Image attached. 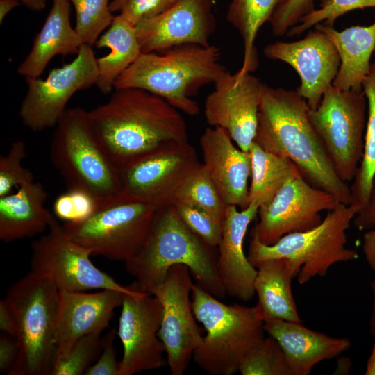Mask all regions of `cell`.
Here are the masks:
<instances>
[{
  "label": "cell",
  "mask_w": 375,
  "mask_h": 375,
  "mask_svg": "<svg viewBox=\"0 0 375 375\" xmlns=\"http://www.w3.org/2000/svg\"><path fill=\"white\" fill-rule=\"evenodd\" d=\"M309 106L297 90L262 84L254 142L264 150L285 157L312 185L351 205L350 186L338 175L312 125Z\"/></svg>",
  "instance_id": "cell-1"
},
{
  "label": "cell",
  "mask_w": 375,
  "mask_h": 375,
  "mask_svg": "<svg viewBox=\"0 0 375 375\" xmlns=\"http://www.w3.org/2000/svg\"><path fill=\"white\" fill-rule=\"evenodd\" d=\"M88 112L103 149L118 167L165 146L188 142L179 110L142 89H114L106 103Z\"/></svg>",
  "instance_id": "cell-2"
},
{
  "label": "cell",
  "mask_w": 375,
  "mask_h": 375,
  "mask_svg": "<svg viewBox=\"0 0 375 375\" xmlns=\"http://www.w3.org/2000/svg\"><path fill=\"white\" fill-rule=\"evenodd\" d=\"M218 250L190 230L174 205L160 208L138 253L125 262L133 287L152 294L176 265L187 266L196 283L217 299L226 293L217 271Z\"/></svg>",
  "instance_id": "cell-3"
},
{
  "label": "cell",
  "mask_w": 375,
  "mask_h": 375,
  "mask_svg": "<svg viewBox=\"0 0 375 375\" xmlns=\"http://www.w3.org/2000/svg\"><path fill=\"white\" fill-rule=\"evenodd\" d=\"M220 57L219 48L211 44H183L160 53H141L117 78L114 89H142L178 110L197 115L200 108L191 97L226 71Z\"/></svg>",
  "instance_id": "cell-4"
},
{
  "label": "cell",
  "mask_w": 375,
  "mask_h": 375,
  "mask_svg": "<svg viewBox=\"0 0 375 375\" xmlns=\"http://www.w3.org/2000/svg\"><path fill=\"white\" fill-rule=\"evenodd\" d=\"M5 300L17 323V360L8 375H51L57 359L59 289L29 272L8 288Z\"/></svg>",
  "instance_id": "cell-5"
},
{
  "label": "cell",
  "mask_w": 375,
  "mask_h": 375,
  "mask_svg": "<svg viewBox=\"0 0 375 375\" xmlns=\"http://www.w3.org/2000/svg\"><path fill=\"white\" fill-rule=\"evenodd\" d=\"M191 294L195 318L206 331L193 353L194 362L210 375L239 372L247 353L265 338L256 307L225 304L197 283Z\"/></svg>",
  "instance_id": "cell-6"
},
{
  "label": "cell",
  "mask_w": 375,
  "mask_h": 375,
  "mask_svg": "<svg viewBox=\"0 0 375 375\" xmlns=\"http://www.w3.org/2000/svg\"><path fill=\"white\" fill-rule=\"evenodd\" d=\"M50 157L67 189L83 190L99 199L121 194L119 168L103 149L88 111L66 109L55 126Z\"/></svg>",
  "instance_id": "cell-7"
},
{
  "label": "cell",
  "mask_w": 375,
  "mask_h": 375,
  "mask_svg": "<svg viewBox=\"0 0 375 375\" xmlns=\"http://www.w3.org/2000/svg\"><path fill=\"white\" fill-rule=\"evenodd\" d=\"M358 211L356 206L339 203L317 226L287 234L272 245L262 243L251 232L247 258L255 267L273 258H287L298 262L301 265L297 276L300 285L316 276L323 277L333 265L358 258L356 249L346 247L347 231Z\"/></svg>",
  "instance_id": "cell-8"
},
{
  "label": "cell",
  "mask_w": 375,
  "mask_h": 375,
  "mask_svg": "<svg viewBox=\"0 0 375 375\" xmlns=\"http://www.w3.org/2000/svg\"><path fill=\"white\" fill-rule=\"evenodd\" d=\"M159 209L120 194L99 199L90 216L65 222L62 228L70 239L92 255L125 263L142 248Z\"/></svg>",
  "instance_id": "cell-9"
},
{
  "label": "cell",
  "mask_w": 375,
  "mask_h": 375,
  "mask_svg": "<svg viewBox=\"0 0 375 375\" xmlns=\"http://www.w3.org/2000/svg\"><path fill=\"white\" fill-rule=\"evenodd\" d=\"M367 108L363 90H342L332 85L317 107L308 111L338 175L346 183L353 180L362 157Z\"/></svg>",
  "instance_id": "cell-10"
},
{
  "label": "cell",
  "mask_w": 375,
  "mask_h": 375,
  "mask_svg": "<svg viewBox=\"0 0 375 375\" xmlns=\"http://www.w3.org/2000/svg\"><path fill=\"white\" fill-rule=\"evenodd\" d=\"M47 230V233L32 244L31 271L49 279L59 290L86 292L110 289L128 294H147L132 285H122L99 269L90 259L91 251L70 239L56 216Z\"/></svg>",
  "instance_id": "cell-11"
},
{
  "label": "cell",
  "mask_w": 375,
  "mask_h": 375,
  "mask_svg": "<svg viewBox=\"0 0 375 375\" xmlns=\"http://www.w3.org/2000/svg\"><path fill=\"white\" fill-rule=\"evenodd\" d=\"M98 74L92 46L83 44L72 62L51 69L45 79L26 78L27 91L19 111L22 122L33 131L55 127L72 97L95 85Z\"/></svg>",
  "instance_id": "cell-12"
},
{
  "label": "cell",
  "mask_w": 375,
  "mask_h": 375,
  "mask_svg": "<svg viewBox=\"0 0 375 375\" xmlns=\"http://www.w3.org/2000/svg\"><path fill=\"white\" fill-rule=\"evenodd\" d=\"M200 165L188 142L165 146L119 167L121 194L158 208L173 205L184 181Z\"/></svg>",
  "instance_id": "cell-13"
},
{
  "label": "cell",
  "mask_w": 375,
  "mask_h": 375,
  "mask_svg": "<svg viewBox=\"0 0 375 375\" xmlns=\"http://www.w3.org/2000/svg\"><path fill=\"white\" fill-rule=\"evenodd\" d=\"M339 203L331 194L312 185L298 172L259 207V221L251 232L262 243L272 245L287 234L317 226L322 221L320 212L331 210Z\"/></svg>",
  "instance_id": "cell-14"
},
{
  "label": "cell",
  "mask_w": 375,
  "mask_h": 375,
  "mask_svg": "<svg viewBox=\"0 0 375 375\" xmlns=\"http://www.w3.org/2000/svg\"><path fill=\"white\" fill-rule=\"evenodd\" d=\"M190 274L187 266L174 265L169 269L162 284L152 293L162 306L158 335L164 345L172 375L185 373L194 350L203 340L190 301L194 285Z\"/></svg>",
  "instance_id": "cell-15"
},
{
  "label": "cell",
  "mask_w": 375,
  "mask_h": 375,
  "mask_svg": "<svg viewBox=\"0 0 375 375\" xmlns=\"http://www.w3.org/2000/svg\"><path fill=\"white\" fill-rule=\"evenodd\" d=\"M121 306L117 334L123 346V355L119 375H133L168 365L158 335L162 313L159 300L147 293L126 294Z\"/></svg>",
  "instance_id": "cell-16"
},
{
  "label": "cell",
  "mask_w": 375,
  "mask_h": 375,
  "mask_svg": "<svg viewBox=\"0 0 375 375\" xmlns=\"http://www.w3.org/2000/svg\"><path fill=\"white\" fill-rule=\"evenodd\" d=\"M213 84L204 104L207 123L224 128L240 149L249 151L256 133L262 83L251 73L238 78L226 70Z\"/></svg>",
  "instance_id": "cell-17"
},
{
  "label": "cell",
  "mask_w": 375,
  "mask_h": 375,
  "mask_svg": "<svg viewBox=\"0 0 375 375\" xmlns=\"http://www.w3.org/2000/svg\"><path fill=\"white\" fill-rule=\"evenodd\" d=\"M215 0H177L159 15L135 26L142 53L162 52L183 44L210 45L216 29Z\"/></svg>",
  "instance_id": "cell-18"
},
{
  "label": "cell",
  "mask_w": 375,
  "mask_h": 375,
  "mask_svg": "<svg viewBox=\"0 0 375 375\" xmlns=\"http://www.w3.org/2000/svg\"><path fill=\"white\" fill-rule=\"evenodd\" d=\"M263 54L268 59L285 62L295 69L301 81L296 90L310 109L317 107L325 91L332 85L340 64L333 43L324 33L315 28L295 42L269 44Z\"/></svg>",
  "instance_id": "cell-19"
},
{
  "label": "cell",
  "mask_w": 375,
  "mask_h": 375,
  "mask_svg": "<svg viewBox=\"0 0 375 375\" xmlns=\"http://www.w3.org/2000/svg\"><path fill=\"white\" fill-rule=\"evenodd\" d=\"M125 294L110 289L94 293L59 290L56 362L67 354L79 338L108 327Z\"/></svg>",
  "instance_id": "cell-20"
},
{
  "label": "cell",
  "mask_w": 375,
  "mask_h": 375,
  "mask_svg": "<svg viewBox=\"0 0 375 375\" xmlns=\"http://www.w3.org/2000/svg\"><path fill=\"white\" fill-rule=\"evenodd\" d=\"M203 165L227 206H248L251 156L222 128H207L200 138Z\"/></svg>",
  "instance_id": "cell-21"
},
{
  "label": "cell",
  "mask_w": 375,
  "mask_h": 375,
  "mask_svg": "<svg viewBox=\"0 0 375 375\" xmlns=\"http://www.w3.org/2000/svg\"><path fill=\"white\" fill-rule=\"evenodd\" d=\"M227 206L223 229L218 244L217 271L226 295L249 301L256 294L253 283L256 267L244 251V240L251 222L258 215L259 206L249 203L241 210Z\"/></svg>",
  "instance_id": "cell-22"
},
{
  "label": "cell",
  "mask_w": 375,
  "mask_h": 375,
  "mask_svg": "<svg viewBox=\"0 0 375 375\" xmlns=\"http://www.w3.org/2000/svg\"><path fill=\"white\" fill-rule=\"evenodd\" d=\"M263 328L278 342L293 375H308L316 364L338 357L351 347L348 338L328 336L301 322L272 319L265 322Z\"/></svg>",
  "instance_id": "cell-23"
},
{
  "label": "cell",
  "mask_w": 375,
  "mask_h": 375,
  "mask_svg": "<svg viewBox=\"0 0 375 375\" xmlns=\"http://www.w3.org/2000/svg\"><path fill=\"white\" fill-rule=\"evenodd\" d=\"M47 199L44 187L35 181L0 197V240L10 242L48 229L55 215L45 208Z\"/></svg>",
  "instance_id": "cell-24"
},
{
  "label": "cell",
  "mask_w": 375,
  "mask_h": 375,
  "mask_svg": "<svg viewBox=\"0 0 375 375\" xmlns=\"http://www.w3.org/2000/svg\"><path fill=\"white\" fill-rule=\"evenodd\" d=\"M256 267L253 287L258 303L255 307L259 317L264 322L272 319L301 322L291 288L292 280L297 276L301 265L278 258L264 260Z\"/></svg>",
  "instance_id": "cell-25"
},
{
  "label": "cell",
  "mask_w": 375,
  "mask_h": 375,
  "mask_svg": "<svg viewBox=\"0 0 375 375\" xmlns=\"http://www.w3.org/2000/svg\"><path fill=\"white\" fill-rule=\"evenodd\" d=\"M81 44L70 23L69 1L53 0L30 52L17 67V73L25 78H39L55 56L77 54Z\"/></svg>",
  "instance_id": "cell-26"
},
{
  "label": "cell",
  "mask_w": 375,
  "mask_h": 375,
  "mask_svg": "<svg viewBox=\"0 0 375 375\" xmlns=\"http://www.w3.org/2000/svg\"><path fill=\"white\" fill-rule=\"evenodd\" d=\"M315 28L324 33L335 45L340 67L333 85L342 90H362L370 72V59L375 48V22L369 26H355L338 31L324 24Z\"/></svg>",
  "instance_id": "cell-27"
},
{
  "label": "cell",
  "mask_w": 375,
  "mask_h": 375,
  "mask_svg": "<svg viewBox=\"0 0 375 375\" xmlns=\"http://www.w3.org/2000/svg\"><path fill=\"white\" fill-rule=\"evenodd\" d=\"M95 46L110 49L108 54L97 58L98 78L95 85L104 94L114 90V83L142 53L135 26L115 16L108 30L98 38Z\"/></svg>",
  "instance_id": "cell-28"
},
{
  "label": "cell",
  "mask_w": 375,
  "mask_h": 375,
  "mask_svg": "<svg viewBox=\"0 0 375 375\" xmlns=\"http://www.w3.org/2000/svg\"><path fill=\"white\" fill-rule=\"evenodd\" d=\"M286 0H232L227 11V21L240 34L244 47L243 61L235 73L237 77L255 71L258 59L255 40L261 26L269 22L276 9Z\"/></svg>",
  "instance_id": "cell-29"
},
{
  "label": "cell",
  "mask_w": 375,
  "mask_h": 375,
  "mask_svg": "<svg viewBox=\"0 0 375 375\" xmlns=\"http://www.w3.org/2000/svg\"><path fill=\"white\" fill-rule=\"evenodd\" d=\"M249 152L251 156V183L248 203H256L260 207L299 171L290 159L264 150L254 141Z\"/></svg>",
  "instance_id": "cell-30"
},
{
  "label": "cell",
  "mask_w": 375,
  "mask_h": 375,
  "mask_svg": "<svg viewBox=\"0 0 375 375\" xmlns=\"http://www.w3.org/2000/svg\"><path fill=\"white\" fill-rule=\"evenodd\" d=\"M362 88L367 101L368 118L364 138L363 154L353 183L350 186L351 205L359 208L366 206L375 176V62L363 81Z\"/></svg>",
  "instance_id": "cell-31"
},
{
  "label": "cell",
  "mask_w": 375,
  "mask_h": 375,
  "mask_svg": "<svg viewBox=\"0 0 375 375\" xmlns=\"http://www.w3.org/2000/svg\"><path fill=\"white\" fill-rule=\"evenodd\" d=\"M176 201L194 205L224 221L227 205L203 164L186 178L176 194Z\"/></svg>",
  "instance_id": "cell-32"
},
{
  "label": "cell",
  "mask_w": 375,
  "mask_h": 375,
  "mask_svg": "<svg viewBox=\"0 0 375 375\" xmlns=\"http://www.w3.org/2000/svg\"><path fill=\"white\" fill-rule=\"evenodd\" d=\"M239 372L242 375H293L281 346L270 335L247 353Z\"/></svg>",
  "instance_id": "cell-33"
},
{
  "label": "cell",
  "mask_w": 375,
  "mask_h": 375,
  "mask_svg": "<svg viewBox=\"0 0 375 375\" xmlns=\"http://www.w3.org/2000/svg\"><path fill=\"white\" fill-rule=\"evenodd\" d=\"M76 12L75 30L83 44L92 47L115 17L109 0H68Z\"/></svg>",
  "instance_id": "cell-34"
},
{
  "label": "cell",
  "mask_w": 375,
  "mask_h": 375,
  "mask_svg": "<svg viewBox=\"0 0 375 375\" xmlns=\"http://www.w3.org/2000/svg\"><path fill=\"white\" fill-rule=\"evenodd\" d=\"M101 334L97 331L79 338L67 354L56 362L51 375L85 374L102 350Z\"/></svg>",
  "instance_id": "cell-35"
},
{
  "label": "cell",
  "mask_w": 375,
  "mask_h": 375,
  "mask_svg": "<svg viewBox=\"0 0 375 375\" xmlns=\"http://www.w3.org/2000/svg\"><path fill=\"white\" fill-rule=\"evenodd\" d=\"M365 8H375V0H324L320 8L302 17L286 34L289 37L300 35L322 22L325 25L333 26L339 17L349 11Z\"/></svg>",
  "instance_id": "cell-36"
},
{
  "label": "cell",
  "mask_w": 375,
  "mask_h": 375,
  "mask_svg": "<svg viewBox=\"0 0 375 375\" xmlns=\"http://www.w3.org/2000/svg\"><path fill=\"white\" fill-rule=\"evenodd\" d=\"M173 205L180 219L190 230L210 246L218 247L224 221L186 202L176 201Z\"/></svg>",
  "instance_id": "cell-37"
},
{
  "label": "cell",
  "mask_w": 375,
  "mask_h": 375,
  "mask_svg": "<svg viewBox=\"0 0 375 375\" xmlns=\"http://www.w3.org/2000/svg\"><path fill=\"white\" fill-rule=\"evenodd\" d=\"M26 155L25 143L14 142L8 153L0 157V197L12 192L13 188L34 181L32 172L24 167Z\"/></svg>",
  "instance_id": "cell-38"
},
{
  "label": "cell",
  "mask_w": 375,
  "mask_h": 375,
  "mask_svg": "<svg viewBox=\"0 0 375 375\" xmlns=\"http://www.w3.org/2000/svg\"><path fill=\"white\" fill-rule=\"evenodd\" d=\"M98 203L99 199L87 192L67 189L55 200L53 214L65 222H78L90 216Z\"/></svg>",
  "instance_id": "cell-39"
},
{
  "label": "cell",
  "mask_w": 375,
  "mask_h": 375,
  "mask_svg": "<svg viewBox=\"0 0 375 375\" xmlns=\"http://www.w3.org/2000/svg\"><path fill=\"white\" fill-rule=\"evenodd\" d=\"M314 0H286L274 12L269 20L274 36H282L297 25L303 16L315 10Z\"/></svg>",
  "instance_id": "cell-40"
},
{
  "label": "cell",
  "mask_w": 375,
  "mask_h": 375,
  "mask_svg": "<svg viewBox=\"0 0 375 375\" xmlns=\"http://www.w3.org/2000/svg\"><path fill=\"white\" fill-rule=\"evenodd\" d=\"M177 0H126L119 15L135 26L139 22L159 15Z\"/></svg>",
  "instance_id": "cell-41"
},
{
  "label": "cell",
  "mask_w": 375,
  "mask_h": 375,
  "mask_svg": "<svg viewBox=\"0 0 375 375\" xmlns=\"http://www.w3.org/2000/svg\"><path fill=\"white\" fill-rule=\"evenodd\" d=\"M117 333L110 330L103 338V348L97 359L86 371L85 375H119V362L117 359V351L114 347Z\"/></svg>",
  "instance_id": "cell-42"
},
{
  "label": "cell",
  "mask_w": 375,
  "mask_h": 375,
  "mask_svg": "<svg viewBox=\"0 0 375 375\" xmlns=\"http://www.w3.org/2000/svg\"><path fill=\"white\" fill-rule=\"evenodd\" d=\"M19 354V344L17 339L2 333L0 335V372L8 373L14 366Z\"/></svg>",
  "instance_id": "cell-43"
},
{
  "label": "cell",
  "mask_w": 375,
  "mask_h": 375,
  "mask_svg": "<svg viewBox=\"0 0 375 375\" xmlns=\"http://www.w3.org/2000/svg\"><path fill=\"white\" fill-rule=\"evenodd\" d=\"M353 224L360 231H367L375 224V176L368 201L364 208L356 215Z\"/></svg>",
  "instance_id": "cell-44"
},
{
  "label": "cell",
  "mask_w": 375,
  "mask_h": 375,
  "mask_svg": "<svg viewBox=\"0 0 375 375\" xmlns=\"http://www.w3.org/2000/svg\"><path fill=\"white\" fill-rule=\"evenodd\" d=\"M0 329L3 333L16 338L17 323L15 317L5 299L0 301Z\"/></svg>",
  "instance_id": "cell-45"
},
{
  "label": "cell",
  "mask_w": 375,
  "mask_h": 375,
  "mask_svg": "<svg viewBox=\"0 0 375 375\" xmlns=\"http://www.w3.org/2000/svg\"><path fill=\"white\" fill-rule=\"evenodd\" d=\"M362 251L367 262L375 275V224L363 234Z\"/></svg>",
  "instance_id": "cell-46"
},
{
  "label": "cell",
  "mask_w": 375,
  "mask_h": 375,
  "mask_svg": "<svg viewBox=\"0 0 375 375\" xmlns=\"http://www.w3.org/2000/svg\"><path fill=\"white\" fill-rule=\"evenodd\" d=\"M19 0H0V22L3 21L6 16L16 6L20 4Z\"/></svg>",
  "instance_id": "cell-47"
},
{
  "label": "cell",
  "mask_w": 375,
  "mask_h": 375,
  "mask_svg": "<svg viewBox=\"0 0 375 375\" xmlns=\"http://www.w3.org/2000/svg\"><path fill=\"white\" fill-rule=\"evenodd\" d=\"M370 288L372 294V312L369 317V331L370 333L374 336L375 335V278L373 279L370 283Z\"/></svg>",
  "instance_id": "cell-48"
},
{
  "label": "cell",
  "mask_w": 375,
  "mask_h": 375,
  "mask_svg": "<svg viewBox=\"0 0 375 375\" xmlns=\"http://www.w3.org/2000/svg\"><path fill=\"white\" fill-rule=\"evenodd\" d=\"M365 375H375V335L372 353L367 360Z\"/></svg>",
  "instance_id": "cell-49"
},
{
  "label": "cell",
  "mask_w": 375,
  "mask_h": 375,
  "mask_svg": "<svg viewBox=\"0 0 375 375\" xmlns=\"http://www.w3.org/2000/svg\"><path fill=\"white\" fill-rule=\"evenodd\" d=\"M26 5L29 9L38 11L42 10L45 6V0H19Z\"/></svg>",
  "instance_id": "cell-50"
},
{
  "label": "cell",
  "mask_w": 375,
  "mask_h": 375,
  "mask_svg": "<svg viewBox=\"0 0 375 375\" xmlns=\"http://www.w3.org/2000/svg\"><path fill=\"white\" fill-rule=\"evenodd\" d=\"M126 0H112L110 2L109 8L112 12L120 11Z\"/></svg>",
  "instance_id": "cell-51"
},
{
  "label": "cell",
  "mask_w": 375,
  "mask_h": 375,
  "mask_svg": "<svg viewBox=\"0 0 375 375\" xmlns=\"http://www.w3.org/2000/svg\"><path fill=\"white\" fill-rule=\"evenodd\" d=\"M374 62H375V48H374Z\"/></svg>",
  "instance_id": "cell-52"
}]
</instances>
